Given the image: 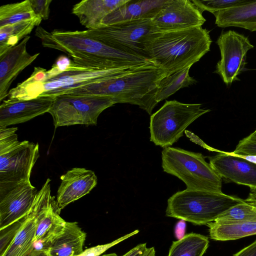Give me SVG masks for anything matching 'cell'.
Listing matches in <instances>:
<instances>
[{
  "instance_id": "cell-1",
  "label": "cell",
  "mask_w": 256,
  "mask_h": 256,
  "mask_svg": "<svg viewBox=\"0 0 256 256\" xmlns=\"http://www.w3.org/2000/svg\"><path fill=\"white\" fill-rule=\"evenodd\" d=\"M44 46L62 51L73 61L92 69L108 70L142 64L150 60L112 48L86 34L83 30H55L49 32L41 26L36 31Z\"/></svg>"
},
{
  "instance_id": "cell-2",
  "label": "cell",
  "mask_w": 256,
  "mask_h": 256,
  "mask_svg": "<svg viewBox=\"0 0 256 256\" xmlns=\"http://www.w3.org/2000/svg\"><path fill=\"white\" fill-rule=\"evenodd\" d=\"M212 42L210 32L199 26L152 32L144 46L148 58L169 76L199 61L210 50Z\"/></svg>"
},
{
  "instance_id": "cell-3",
  "label": "cell",
  "mask_w": 256,
  "mask_h": 256,
  "mask_svg": "<svg viewBox=\"0 0 256 256\" xmlns=\"http://www.w3.org/2000/svg\"><path fill=\"white\" fill-rule=\"evenodd\" d=\"M166 76L164 69L150 60L120 76L70 90L64 94L108 96L115 104L138 105L150 114L156 105L154 97L157 87Z\"/></svg>"
},
{
  "instance_id": "cell-4",
  "label": "cell",
  "mask_w": 256,
  "mask_h": 256,
  "mask_svg": "<svg viewBox=\"0 0 256 256\" xmlns=\"http://www.w3.org/2000/svg\"><path fill=\"white\" fill-rule=\"evenodd\" d=\"M143 64L98 70L90 68L74 62L70 70L49 78L44 76L42 68L35 67L30 78L8 92V99L24 100L42 96L56 97L70 90L120 76Z\"/></svg>"
},
{
  "instance_id": "cell-5",
  "label": "cell",
  "mask_w": 256,
  "mask_h": 256,
  "mask_svg": "<svg viewBox=\"0 0 256 256\" xmlns=\"http://www.w3.org/2000/svg\"><path fill=\"white\" fill-rule=\"evenodd\" d=\"M244 202L222 192L186 189L176 192L168 198L166 216L194 225L207 224L232 207Z\"/></svg>"
},
{
  "instance_id": "cell-6",
  "label": "cell",
  "mask_w": 256,
  "mask_h": 256,
  "mask_svg": "<svg viewBox=\"0 0 256 256\" xmlns=\"http://www.w3.org/2000/svg\"><path fill=\"white\" fill-rule=\"evenodd\" d=\"M163 170L182 180L189 190L222 192V178L201 153L171 146L162 152Z\"/></svg>"
},
{
  "instance_id": "cell-7",
  "label": "cell",
  "mask_w": 256,
  "mask_h": 256,
  "mask_svg": "<svg viewBox=\"0 0 256 256\" xmlns=\"http://www.w3.org/2000/svg\"><path fill=\"white\" fill-rule=\"evenodd\" d=\"M210 110L202 108L200 104L166 100L150 116V141L162 148L172 146L183 136L184 132L189 125Z\"/></svg>"
},
{
  "instance_id": "cell-8",
  "label": "cell",
  "mask_w": 256,
  "mask_h": 256,
  "mask_svg": "<svg viewBox=\"0 0 256 256\" xmlns=\"http://www.w3.org/2000/svg\"><path fill=\"white\" fill-rule=\"evenodd\" d=\"M116 104L108 96L64 94L55 97L48 113L55 128L75 124L96 125L100 114Z\"/></svg>"
},
{
  "instance_id": "cell-9",
  "label": "cell",
  "mask_w": 256,
  "mask_h": 256,
  "mask_svg": "<svg viewBox=\"0 0 256 256\" xmlns=\"http://www.w3.org/2000/svg\"><path fill=\"white\" fill-rule=\"evenodd\" d=\"M157 31L152 19L127 21L83 30L86 34L112 48L148 59L144 42L148 34Z\"/></svg>"
},
{
  "instance_id": "cell-10",
  "label": "cell",
  "mask_w": 256,
  "mask_h": 256,
  "mask_svg": "<svg viewBox=\"0 0 256 256\" xmlns=\"http://www.w3.org/2000/svg\"><path fill=\"white\" fill-rule=\"evenodd\" d=\"M221 59L218 62L216 72L227 86L238 80L244 70L247 52L254 48L248 38L234 30L222 32L218 38Z\"/></svg>"
},
{
  "instance_id": "cell-11",
  "label": "cell",
  "mask_w": 256,
  "mask_h": 256,
  "mask_svg": "<svg viewBox=\"0 0 256 256\" xmlns=\"http://www.w3.org/2000/svg\"><path fill=\"white\" fill-rule=\"evenodd\" d=\"M38 192L30 180L0 184V230L30 212Z\"/></svg>"
},
{
  "instance_id": "cell-12",
  "label": "cell",
  "mask_w": 256,
  "mask_h": 256,
  "mask_svg": "<svg viewBox=\"0 0 256 256\" xmlns=\"http://www.w3.org/2000/svg\"><path fill=\"white\" fill-rule=\"evenodd\" d=\"M40 156L39 146L28 140L0 154V184L30 180L32 169Z\"/></svg>"
},
{
  "instance_id": "cell-13",
  "label": "cell",
  "mask_w": 256,
  "mask_h": 256,
  "mask_svg": "<svg viewBox=\"0 0 256 256\" xmlns=\"http://www.w3.org/2000/svg\"><path fill=\"white\" fill-rule=\"evenodd\" d=\"M158 31H170L202 26L206 20L190 0H166L152 19Z\"/></svg>"
},
{
  "instance_id": "cell-14",
  "label": "cell",
  "mask_w": 256,
  "mask_h": 256,
  "mask_svg": "<svg viewBox=\"0 0 256 256\" xmlns=\"http://www.w3.org/2000/svg\"><path fill=\"white\" fill-rule=\"evenodd\" d=\"M54 98L52 96H42L24 100H4L0 106V127L24 122L48 112Z\"/></svg>"
},
{
  "instance_id": "cell-15",
  "label": "cell",
  "mask_w": 256,
  "mask_h": 256,
  "mask_svg": "<svg viewBox=\"0 0 256 256\" xmlns=\"http://www.w3.org/2000/svg\"><path fill=\"white\" fill-rule=\"evenodd\" d=\"M210 158V164L221 177L256 188V164L232 152H220Z\"/></svg>"
},
{
  "instance_id": "cell-16",
  "label": "cell",
  "mask_w": 256,
  "mask_h": 256,
  "mask_svg": "<svg viewBox=\"0 0 256 256\" xmlns=\"http://www.w3.org/2000/svg\"><path fill=\"white\" fill-rule=\"evenodd\" d=\"M62 182L58 188L56 205L60 212L67 205L81 198L96 186L94 172L84 168H74L60 176Z\"/></svg>"
},
{
  "instance_id": "cell-17",
  "label": "cell",
  "mask_w": 256,
  "mask_h": 256,
  "mask_svg": "<svg viewBox=\"0 0 256 256\" xmlns=\"http://www.w3.org/2000/svg\"><path fill=\"white\" fill-rule=\"evenodd\" d=\"M48 178L38 191L33 206L22 227L2 256H24L34 248V242L40 209L50 190Z\"/></svg>"
},
{
  "instance_id": "cell-18",
  "label": "cell",
  "mask_w": 256,
  "mask_h": 256,
  "mask_svg": "<svg viewBox=\"0 0 256 256\" xmlns=\"http://www.w3.org/2000/svg\"><path fill=\"white\" fill-rule=\"evenodd\" d=\"M30 36L24 38L19 44L0 55V101L8 94L12 83L18 74L30 65L40 55H30L26 50Z\"/></svg>"
},
{
  "instance_id": "cell-19",
  "label": "cell",
  "mask_w": 256,
  "mask_h": 256,
  "mask_svg": "<svg viewBox=\"0 0 256 256\" xmlns=\"http://www.w3.org/2000/svg\"><path fill=\"white\" fill-rule=\"evenodd\" d=\"M56 200L46 196L40 209L36 226L34 246L38 250H48L50 243L63 230L66 222L60 216Z\"/></svg>"
},
{
  "instance_id": "cell-20",
  "label": "cell",
  "mask_w": 256,
  "mask_h": 256,
  "mask_svg": "<svg viewBox=\"0 0 256 256\" xmlns=\"http://www.w3.org/2000/svg\"><path fill=\"white\" fill-rule=\"evenodd\" d=\"M166 0H129L108 14L100 27L138 20L152 19Z\"/></svg>"
},
{
  "instance_id": "cell-21",
  "label": "cell",
  "mask_w": 256,
  "mask_h": 256,
  "mask_svg": "<svg viewBox=\"0 0 256 256\" xmlns=\"http://www.w3.org/2000/svg\"><path fill=\"white\" fill-rule=\"evenodd\" d=\"M129 0H83L73 6L72 13L88 30L100 26L102 20Z\"/></svg>"
},
{
  "instance_id": "cell-22",
  "label": "cell",
  "mask_w": 256,
  "mask_h": 256,
  "mask_svg": "<svg viewBox=\"0 0 256 256\" xmlns=\"http://www.w3.org/2000/svg\"><path fill=\"white\" fill-rule=\"evenodd\" d=\"M86 233L76 222H66L62 232L49 244L50 256H74L82 253Z\"/></svg>"
},
{
  "instance_id": "cell-23",
  "label": "cell",
  "mask_w": 256,
  "mask_h": 256,
  "mask_svg": "<svg viewBox=\"0 0 256 256\" xmlns=\"http://www.w3.org/2000/svg\"><path fill=\"white\" fill-rule=\"evenodd\" d=\"M216 24L220 28L236 26L256 31V0L220 10L213 14Z\"/></svg>"
},
{
  "instance_id": "cell-24",
  "label": "cell",
  "mask_w": 256,
  "mask_h": 256,
  "mask_svg": "<svg viewBox=\"0 0 256 256\" xmlns=\"http://www.w3.org/2000/svg\"><path fill=\"white\" fill-rule=\"evenodd\" d=\"M206 225L210 238L215 240H236L256 234V221L230 223L213 222Z\"/></svg>"
},
{
  "instance_id": "cell-25",
  "label": "cell",
  "mask_w": 256,
  "mask_h": 256,
  "mask_svg": "<svg viewBox=\"0 0 256 256\" xmlns=\"http://www.w3.org/2000/svg\"><path fill=\"white\" fill-rule=\"evenodd\" d=\"M42 18L38 17L0 27V55L18 44V42L28 36L34 28L38 26Z\"/></svg>"
},
{
  "instance_id": "cell-26",
  "label": "cell",
  "mask_w": 256,
  "mask_h": 256,
  "mask_svg": "<svg viewBox=\"0 0 256 256\" xmlns=\"http://www.w3.org/2000/svg\"><path fill=\"white\" fill-rule=\"evenodd\" d=\"M191 66H188L162 78L154 94V102L157 104L182 88L188 87L196 82L189 74Z\"/></svg>"
},
{
  "instance_id": "cell-27",
  "label": "cell",
  "mask_w": 256,
  "mask_h": 256,
  "mask_svg": "<svg viewBox=\"0 0 256 256\" xmlns=\"http://www.w3.org/2000/svg\"><path fill=\"white\" fill-rule=\"evenodd\" d=\"M208 245L207 236L191 232L172 242L168 256H202Z\"/></svg>"
},
{
  "instance_id": "cell-28",
  "label": "cell",
  "mask_w": 256,
  "mask_h": 256,
  "mask_svg": "<svg viewBox=\"0 0 256 256\" xmlns=\"http://www.w3.org/2000/svg\"><path fill=\"white\" fill-rule=\"evenodd\" d=\"M38 16L31 6L30 0L2 5L0 7V27Z\"/></svg>"
},
{
  "instance_id": "cell-29",
  "label": "cell",
  "mask_w": 256,
  "mask_h": 256,
  "mask_svg": "<svg viewBox=\"0 0 256 256\" xmlns=\"http://www.w3.org/2000/svg\"><path fill=\"white\" fill-rule=\"evenodd\" d=\"M256 221V206L244 200L242 203L236 205L214 222L222 223Z\"/></svg>"
},
{
  "instance_id": "cell-30",
  "label": "cell",
  "mask_w": 256,
  "mask_h": 256,
  "mask_svg": "<svg viewBox=\"0 0 256 256\" xmlns=\"http://www.w3.org/2000/svg\"><path fill=\"white\" fill-rule=\"evenodd\" d=\"M252 0H192L195 6L202 12L208 11L214 13L241 6L250 2Z\"/></svg>"
},
{
  "instance_id": "cell-31",
  "label": "cell",
  "mask_w": 256,
  "mask_h": 256,
  "mask_svg": "<svg viewBox=\"0 0 256 256\" xmlns=\"http://www.w3.org/2000/svg\"><path fill=\"white\" fill-rule=\"evenodd\" d=\"M26 216L6 228L0 230V256H3L11 244L23 224Z\"/></svg>"
},
{
  "instance_id": "cell-32",
  "label": "cell",
  "mask_w": 256,
  "mask_h": 256,
  "mask_svg": "<svg viewBox=\"0 0 256 256\" xmlns=\"http://www.w3.org/2000/svg\"><path fill=\"white\" fill-rule=\"evenodd\" d=\"M16 127H0V154H2L19 143Z\"/></svg>"
},
{
  "instance_id": "cell-33",
  "label": "cell",
  "mask_w": 256,
  "mask_h": 256,
  "mask_svg": "<svg viewBox=\"0 0 256 256\" xmlns=\"http://www.w3.org/2000/svg\"><path fill=\"white\" fill-rule=\"evenodd\" d=\"M138 232L139 230H134V231L122 236L110 242L104 244L98 245L96 246L88 248L84 250L80 254L74 256H100L110 248L128 238H129L136 234Z\"/></svg>"
},
{
  "instance_id": "cell-34",
  "label": "cell",
  "mask_w": 256,
  "mask_h": 256,
  "mask_svg": "<svg viewBox=\"0 0 256 256\" xmlns=\"http://www.w3.org/2000/svg\"><path fill=\"white\" fill-rule=\"evenodd\" d=\"M232 153L236 155L256 156V136L252 133L240 140Z\"/></svg>"
},
{
  "instance_id": "cell-35",
  "label": "cell",
  "mask_w": 256,
  "mask_h": 256,
  "mask_svg": "<svg viewBox=\"0 0 256 256\" xmlns=\"http://www.w3.org/2000/svg\"><path fill=\"white\" fill-rule=\"evenodd\" d=\"M154 247L148 248L146 243L140 244L130 250L122 256H155ZM100 256H118L115 253L102 254Z\"/></svg>"
},
{
  "instance_id": "cell-36",
  "label": "cell",
  "mask_w": 256,
  "mask_h": 256,
  "mask_svg": "<svg viewBox=\"0 0 256 256\" xmlns=\"http://www.w3.org/2000/svg\"><path fill=\"white\" fill-rule=\"evenodd\" d=\"M31 6L36 15L42 20H47L50 15V6L52 0H30Z\"/></svg>"
},
{
  "instance_id": "cell-37",
  "label": "cell",
  "mask_w": 256,
  "mask_h": 256,
  "mask_svg": "<svg viewBox=\"0 0 256 256\" xmlns=\"http://www.w3.org/2000/svg\"><path fill=\"white\" fill-rule=\"evenodd\" d=\"M233 256H256V240L242 248Z\"/></svg>"
},
{
  "instance_id": "cell-38",
  "label": "cell",
  "mask_w": 256,
  "mask_h": 256,
  "mask_svg": "<svg viewBox=\"0 0 256 256\" xmlns=\"http://www.w3.org/2000/svg\"><path fill=\"white\" fill-rule=\"evenodd\" d=\"M186 229V221L180 220L176 224L174 228L175 236L178 240L183 238L185 235Z\"/></svg>"
},
{
  "instance_id": "cell-39",
  "label": "cell",
  "mask_w": 256,
  "mask_h": 256,
  "mask_svg": "<svg viewBox=\"0 0 256 256\" xmlns=\"http://www.w3.org/2000/svg\"><path fill=\"white\" fill-rule=\"evenodd\" d=\"M246 200L256 206V188H250V194Z\"/></svg>"
},
{
  "instance_id": "cell-40",
  "label": "cell",
  "mask_w": 256,
  "mask_h": 256,
  "mask_svg": "<svg viewBox=\"0 0 256 256\" xmlns=\"http://www.w3.org/2000/svg\"><path fill=\"white\" fill-rule=\"evenodd\" d=\"M34 256H50L48 250H38Z\"/></svg>"
},
{
  "instance_id": "cell-41",
  "label": "cell",
  "mask_w": 256,
  "mask_h": 256,
  "mask_svg": "<svg viewBox=\"0 0 256 256\" xmlns=\"http://www.w3.org/2000/svg\"><path fill=\"white\" fill-rule=\"evenodd\" d=\"M235 155H236V154H235ZM237 156H240L248 160H250V162H252L256 164V156H240V155H237Z\"/></svg>"
},
{
  "instance_id": "cell-42",
  "label": "cell",
  "mask_w": 256,
  "mask_h": 256,
  "mask_svg": "<svg viewBox=\"0 0 256 256\" xmlns=\"http://www.w3.org/2000/svg\"><path fill=\"white\" fill-rule=\"evenodd\" d=\"M38 250L34 248L24 256H34Z\"/></svg>"
},
{
  "instance_id": "cell-43",
  "label": "cell",
  "mask_w": 256,
  "mask_h": 256,
  "mask_svg": "<svg viewBox=\"0 0 256 256\" xmlns=\"http://www.w3.org/2000/svg\"><path fill=\"white\" fill-rule=\"evenodd\" d=\"M252 133L256 136V130Z\"/></svg>"
}]
</instances>
